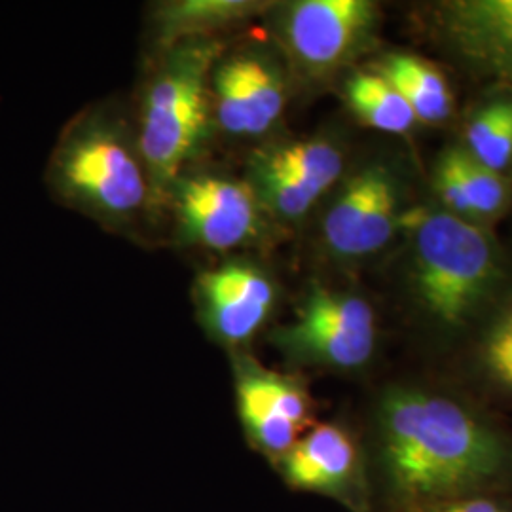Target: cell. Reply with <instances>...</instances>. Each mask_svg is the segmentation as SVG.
Here are the masks:
<instances>
[{
	"label": "cell",
	"mask_w": 512,
	"mask_h": 512,
	"mask_svg": "<svg viewBox=\"0 0 512 512\" xmlns=\"http://www.w3.org/2000/svg\"><path fill=\"white\" fill-rule=\"evenodd\" d=\"M211 105L224 131L256 137L274 126L285 107V84L256 52L222 57L211 73Z\"/></svg>",
	"instance_id": "9c48e42d"
},
{
	"label": "cell",
	"mask_w": 512,
	"mask_h": 512,
	"mask_svg": "<svg viewBox=\"0 0 512 512\" xmlns=\"http://www.w3.org/2000/svg\"><path fill=\"white\" fill-rule=\"evenodd\" d=\"M467 141L478 164L499 171L512 160V105L494 103L478 112L469 126Z\"/></svg>",
	"instance_id": "e0dca14e"
},
{
	"label": "cell",
	"mask_w": 512,
	"mask_h": 512,
	"mask_svg": "<svg viewBox=\"0 0 512 512\" xmlns=\"http://www.w3.org/2000/svg\"><path fill=\"white\" fill-rule=\"evenodd\" d=\"M342 167V154L329 141H296L256 154L247 184L275 215L300 219L340 179Z\"/></svg>",
	"instance_id": "8992f818"
},
{
	"label": "cell",
	"mask_w": 512,
	"mask_h": 512,
	"mask_svg": "<svg viewBox=\"0 0 512 512\" xmlns=\"http://www.w3.org/2000/svg\"><path fill=\"white\" fill-rule=\"evenodd\" d=\"M175 209L184 238L215 251L236 249L255 238L260 203L247 183L220 175L181 179Z\"/></svg>",
	"instance_id": "ba28073f"
},
{
	"label": "cell",
	"mask_w": 512,
	"mask_h": 512,
	"mask_svg": "<svg viewBox=\"0 0 512 512\" xmlns=\"http://www.w3.org/2000/svg\"><path fill=\"white\" fill-rule=\"evenodd\" d=\"M385 475L397 494L444 503L495 484L511 469L509 448L458 403L393 391L380 412Z\"/></svg>",
	"instance_id": "6da1fadb"
},
{
	"label": "cell",
	"mask_w": 512,
	"mask_h": 512,
	"mask_svg": "<svg viewBox=\"0 0 512 512\" xmlns=\"http://www.w3.org/2000/svg\"><path fill=\"white\" fill-rule=\"evenodd\" d=\"M48 181L69 205L110 220L131 219L150 192L139 150L103 120L67 129L52 156Z\"/></svg>",
	"instance_id": "3957f363"
},
{
	"label": "cell",
	"mask_w": 512,
	"mask_h": 512,
	"mask_svg": "<svg viewBox=\"0 0 512 512\" xmlns=\"http://www.w3.org/2000/svg\"><path fill=\"white\" fill-rule=\"evenodd\" d=\"M494 277V251L469 222L425 215L416 228V285L425 308L446 325H461L486 296Z\"/></svg>",
	"instance_id": "277c9868"
},
{
	"label": "cell",
	"mask_w": 512,
	"mask_h": 512,
	"mask_svg": "<svg viewBox=\"0 0 512 512\" xmlns=\"http://www.w3.org/2000/svg\"><path fill=\"white\" fill-rule=\"evenodd\" d=\"M458 167L459 179L463 184L471 215H492L505 202V184L499 175L478 164L471 154L461 150H452Z\"/></svg>",
	"instance_id": "d6986e66"
},
{
	"label": "cell",
	"mask_w": 512,
	"mask_h": 512,
	"mask_svg": "<svg viewBox=\"0 0 512 512\" xmlns=\"http://www.w3.org/2000/svg\"><path fill=\"white\" fill-rule=\"evenodd\" d=\"M275 463L294 490L336 497L359 509L363 499L361 456L346 429L332 423L317 425Z\"/></svg>",
	"instance_id": "7c38bea8"
},
{
	"label": "cell",
	"mask_w": 512,
	"mask_h": 512,
	"mask_svg": "<svg viewBox=\"0 0 512 512\" xmlns=\"http://www.w3.org/2000/svg\"><path fill=\"white\" fill-rule=\"evenodd\" d=\"M374 18L366 0H302L283 18V40L300 65L329 71L355 52Z\"/></svg>",
	"instance_id": "30bf717a"
},
{
	"label": "cell",
	"mask_w": 512,
	"mask_h": 512,
	"mask_svg": "<svg viewBox=\"0 0 512 512\" xmlns=\"http://www.w3.org/2000/svg\"><path fill=\"white\" fill-rule=\"evenodd\" d=\"M348 99L355 114L372 128L403 133L416 122V114L382 74L353 76L348 84Z\"/></svg>",
	"instance_id": "2e32d148"
},
{
	"label": "cell",
	"mask_w": 512,
	"mask_h": 512,
	"mask_svg": "<svg viewBox=\"0 0 512 512\" xmlns=\"http://www.w3.org/2000/svg\"><path fill=\"white\" fill-rule=\"evenodd\" d=\"M423 512H511L501 503L486 497H459L452 501L437 503Z\"/></svg>",
	"instance_id": "7402d4cb"
},
{
	"label": "cell",
	"mask_w": 512,
	"mask_h": 512,
	"mask_svg": "<svg viewBox=\"0 0 512 512\" xmlns=\"http://www.w3.org/2000/svg\"><path fill=\"white\" fill-rule=\"evenodd\" d=\"M262 4L249 0H177L156 10V38L162 46L184 40L215 38L226 27L253 16Z\"/></svg>",
	"instance_id": "5bb4252c"
},
{
	"label": "cell",
	"mask_w": 512,
	"mask_h": 512,
	"mask_svg": "<svg viewBox=\"0 0 512 512\" xmlns=\"http://www.w3.org/2000/svg\"><path fill=\"white\" fill-rule=\"evenodd\" d=\"M437 190H439L440 198L448 207H452L458 213L471 215V207H469L463 184L459 179L458 167H456L452 150L448 154H444L440 160L439 169H437Z\"/></svg>",
	"instance_id": "ffe728a7"
},
{
	"label": "cell",
	"mask_w": 512,
	"mask_h": 512,
	"mask_svg": "<svg viewBox=\"0 0 512 512\" xmlns=\"http://www.w3.org/2000/svg\"><path fill=\"white\" fill-rule=\"evenodd\" d=\"M488 359L494 370H512V315L490 340Z\"/></svg>",
	"instance_id": "44dd1931"
},
{
	"label": "cell",
	"mask_w": 512,
	"mask_h": 512,
	"mask_svg": "<svg viewBox=\"0 0 512 512\" xmlns=\"http://www.w3.org/2000/svg\"><path fill=\"white\" fill-rule=\"evenodd\" d=\"M236 403L249 444L272 461L287 454L310 425L306 389L249 359L236 366Z\"/></svg>",
	"instance_id": "52a82bcc"
},
{
	"label": "cell",
	"mask_w": 512,
	"mask_h": 512,
	"mask_svg": "<svg viewBox=\"0 0 512 512\" xmlns=\"http://www.w3.org/2000/svg\"><path fill=\"white\" fill-rule=\"evenodd\" d=\"M397 192L384 167H366L349 179L332 203L323 236L340 256L370 255L382 249L395 228Z\"/></svg>",
	"instance_id": "8fae6325"
},
{
	"label": "cell",
	"mask_w": 512,
	"mask_h": 512,
	"mask_svg": "<svg viewBox=\"0 0 512 512\" xmlns=\"http://www.w3.org/2000/svg\"><path fill=\"white\" fill-rule=\"evenodd\" d=\"M167 50L148 84L139 129V154L154 192L175 186L209 133V84L222 46L215 38H200Z\"/></svg>",
	"instance_id": "7a4b0ae2"
},
{
	"label": "cell",
	"mask_w": 512,
	"mask_h": 512,
	"mask_svg": "<svg viewBox=\"0 0 512 512\" xmlns=\"http://www.w3.org/2000/svg\"><path fill=\"white\" fill-rule=\"evenodd\" d=\"M382 76L401 93L408 107L425 122H440L452 109V95L435 69L410 55L385 59Z\"/></svg>",
	"instance_id": "9a60e30c"
},
{
	"label": "cell",
	"mask_w": 512,
	"mask_h": 512,
	"mask_svg": "<svg viewBox=\"0 0 512 512\" xmlns=\"http://www.w3.org/2000/svg\"><path fill=\"white\" fill-rule=\"evenodd\" d=\"M272 281L251 264L230 262L198 279V304L205 330L226 346L255 336L274 308Z\"/></svg>",
	"instance_id": "4fadbf2b"
},
{
	"label": "cell",
	"mask_w": 512,
	"mask_h": 512,
	"mask_svg": "<svg viewBox=\"0 0 512 512\" xmlns=\"http://www.w3.org/2000/svg\"><path fill=\"white\" fill-rule=\"evenodd\" d=\"M461 23L471 37L512 57V0H486L461 8Z\"/></svg>",
	"instance_id": "ac0fdd59"
},
{
	"label": "cell",
	"mask_w": 512,
	"mask_h": 512,
	"mask_svg": "<svg viewBox=\"0 0 512 512\" xmlns=\"http://www.w3.org/2000/svg\"><path fill=\"white\" fill-rule=\"evenodd\" d=\"M272 342L298 363L359 368L376 344L374 313L359 296L315 287L293 323L275 330Z\"/></svg>",
	"instance_id": "5b68a950"
}]
</instances>
